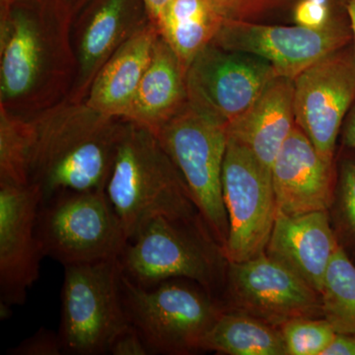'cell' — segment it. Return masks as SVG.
<instances>
[{"label":"cell","instance_id":"1","mask_svg":"<svg viewBox=\"0 0 355 355\" xmlns=\"http://www.w3.org/2000/svg\"><path fill=\"white\" fill-rule=\"evenodd\" d=\"M73 14L62 0H16L0 13V107L32 116L69 97Z\"/></svg>","mask_w":355,"mask_h":355},{"label":"cell","instance_id":"2","mask_svg":"<svg viewBox=\"0 0 355 355\" xmlns=\"http://www.w3.org/2000/svg\"><path fill=\"white\" fill-rule=\"evenodd\" d=\"M105 193L128 241L157 217L200 216L186 182L156 133L130 121L125 120Z\"/></svg>","mask_w":355,"mask_h":355},{"label":"cell","instance_id":"3","mask_svg":"<svg viewBox=\"0 0 355 355\" xmlns=\"http://www.w3.org/2000/svg\"><path fill=\"white\" fill-rule=\"evenodd\" d=\"M118 259L121 273L144 288L184 279L197 282L212 296L224 284L227 266L223 249L200 216L153 219Z\"/></svg>","mask_w":355,"mask_h":355},{"label":"cell","instance_id":"4","mask_svg":"<svg viewBox=\"0 0 355 355\" xmlns=\"http://www.w3.org/2000/svg\"><path fill=\"white\" fill-rule=\"evenodd\" d=\"M173 279L144 288L121 272V303L128 323L150 354L188 355L202 343L224 306L197 282Z\"/></svg>","mask_w":355,"mask_h":355},{"label":"cell","instance_id":"5","mask_svg":"<svg viewBox=\"0 0 355 355\" xmlns=\"http://www.w3.org/2000/svg\"><path fill=\"white\" fill-rule=\"evenodd\" d=\"M155 133L186 182L198 214L224 249L229 234L222 193V168L228 144L226 125L187 102Z\"/></svg>","mask_w":355,"mask_h":355},{"label":"cell","instance_id":"6","mask_svg":"<svg viewBox=\"0 0 355 355\" xmlns=\"http://www.w3.org/2000/svg\"><path fill=\"white\" fill-rule=\"evenodd\" d=\"M37 235L44 257L64 266L118 259L128 242L105 191H64L44 200Z\"/></svg>","mask_w":355,"mask_h":355},{"label":"cell","instance_id":"7","mask_svg":"<svg viewBox=\"0 0 355 355\" xmlns=\"http://www.w3.org/2000/svg\"><path fill=\"white\" fill-rule=\"evenodd\" d=\"M119 259L64 266L58 336L64 354H108L128 324L120 291Z\"/></svg>","mask_w":355,"mask_h":355},{"label":"cell","instance_id":"8","mask_svg":"<svg viewBox=\"0 0 355 355\" xmlns=\"http://www.w3.org/2000/svg\"><path fill=\"white\" fill-rule=\"evenodd\" d=\"M222 193L229 222L226 260L241 263L265 253L277 211L272 171L229 137Z\"/></svg>","mask_w":355,"mask_h":355},{"label":"cell","instance_id":"9","mask_svg":"<svg viewBox=\"0 0 355 355\" xmlns=\"http://www.w3.org/2000/svg\"><path fill=\"white\" fill-rule=\"evenodd\" d=\"M275 76L268 60L211 42L187 69L188 103L227 128L251 107Z\"/></svg>","mask_w":355,"mask_h":355},{"label":"cell","instance_id":"10","mask_svg":"<svg viewBox=\"0 0 355 355\" xmlns=\"http://www.w3.org/2000/svg\"><path fill=\"white\" fill-rule=\"evenodd\" d=\"M224 291V307L277 328L301 318H323L319 292L266 253L241 263L227 261Z\"/></svg>","mask_w":355,"mask_h":355},{"label":"cell","instance_id":"11","mask_svg":"<svg viewBox=\"0 0 355 355\" xmlns=\"http://www.w3.org/2000/svg\"><path fill=\"white\" fill-rule=\"evenodd\" d=\"M212 42L227 50L263 58L277 76L294 80L311 65L352 44V34L349 18H336L321 27L260 25L233 19L222 23Z\"/></svg>","mask_w":355,"mask_h":355},{"label":"cell","instance_id":"12","mask_svg":"<svg viewBox=\"0 0 355 355\" xmlns=\"http://www.w3.org/2000/svg\"><path fill=\"white\" fill-rule=\"evenodd\" d=\"M354 102L352 44L322 58L294 79L296 125L327 162L335 164L336 139Z\"/></svg>","mask_w":355,"mask_h":355},{"label":"cell","instance_id":"13","mask_svg":"<svg viewBox=\"0 0 355 355\" xmlns=\"http://www.w3.org/2000/svg\"><path fill=\"white\" fill-rule=\"evenodd\" d=\"M151 21L142 0H89L72 21L76 73L67 99L85 101L109 58Z\"/></svg>","mask_w":355,"mask_h":355},{"label":"cell","instance_id":"14","mask_svg":"<svg viewBox=\"0 0 355 355\" xmlns=\"http://www.w3.org/2000/svg\"><path fill=\"white\" fill-rule=\"evenodd\" d=\"M41 191L34 184H0V295L1 303L24 304L39 279L44 258L37 235Z\"/></svg>","mask_w":355,"mask_h":355},{"label":"cell","instance_id":"15","mask_svg":"<svg viewBox=\"0 0 355 355\" xmlns=\"http://www.w3.org/2000/svg\"><path fill=\"white\" fill-rule=\"evenodd\" d=\"M270 171L277 211L288 216L330 211L335 197L336 166L318 153L297 125L282 144Z\"/></svg>","mask_w":355,"mask_h":355},{"label":"cell","instance_id":"16","mask_svg":"<svg viewBox=\"0 0 355 355\" xmlns=\"http://www.w3.org/2000/svg\"><path fill=\"white\" fill-rule=\"evenodd\" d=\"M338 245L329 210L298 216L277 211L265 253L320 293Z\"/></svg>","mask_w":355,"mask_h":355},{"label":"cell","instance_id":"17","mask_svg":"<svg viewBox=\"0 0 355 355\" xmlns=\"http://www.w3.org/2000/svg\"><path fill=\"white\" fill-rule=\"evenodd\" d=\"M123 125L125 120L113 119L40 172L30 184L38 186L42 202L64 191H105Z\"/></svg>","mask_w":355,"mask_h":355},{"label":"cell","instance_id":"18","mask_svg":"<svg viewBox=\"0 0 355 355\" xmlns=\"http://www.w3.org/2000/svg\"><path fill=\"white\" fill-rule=\"evenodd\" d=\"M295 125L294 80L277 76L251 107L226 128L229 137L247 147L272 169L279 149Z\"/></svg>","mask_w":355,"mask_h":355},{"label":"cell","instance_id":"19","mask_svg":"<svg viewBox=\"0 0 355 355\" xmlns=\"http://www.w3.org/2000/svg\"><path fill=\"white\" fill-rule=\"evenodd\" d=\"M159 36L151 21L128 40L95 76L85 103L105 116L125 120Z\"/></svg>","mask_w":355,"mask_h":355},{"label":"cell","instance_id":"20","mask_svg":"<svg viewBox=\"0 0 355 355\" xmlns=\"http://www.w3.org/2000/svg\"><path fill=\"white\" fill-rule=\"evenodd\" d=\"M187 102L186 70L159 33L150 62L125 121L155 132Z\"/></svg>","mask_w":355,"mask_h":355},{"label":"cell","instance_id":"21","mask_svg":"<svg viewBox=\"0 0 355 355\" xmlns=\"http://www.w3.org/2000/svg\"><path fill=\"white\" fill-rule=\"evenodd\" d=\"M202 352L228 355H287L279 328L241 311L223 308Z\"/></svg>","mask_w":355,"mask_h":355},{"label":"cell","instance_id":"22","mask_svg":"<svg viewBox=\"0 0 355 355\" xmlns=\"http://www.w3.org/2000/svg\"><path fill=\"white\" fill-rule=\"evenodd\" d=\"M223 22L210 0H173L156 25L187 71L196 55L214 41Z\"/></svg>","mask_w":355,"mask_h":355},{"label":"cell","instance_id":"23","mask_svg":"<svg viewBox=\"0 0 355 355\" xmlns=\"http://www.w3.org/2000/svg\"><path fill=\"white\" fill-rule=\"evenodd\" d=\"M320 295L323 318L336 333L355 335V265L340 244L327 270Z\"/></svg>","mask_w":355,"mask_h":355},{"label":"cell","instance_id":"24","mask_svg":"<svg viewBox=\"0 0 355 355\" xmlns=\"http://www.w3.org/2000/svg\"><path fill=\"white\" fill-rule=\"evenodd\" d=\"M33 128L29 116L0 107V184H30Z\"/></svg>","mask_w":355,"mask_h":355},{"label":"cell","instance_id":"25","mask_svg":"<svg viewBox=\"0 0 355 355\" xmlns=\"http://www.w3.org/2000/svg\"><path fill=\"white\" fill-rule=\"evenodd\" d=\"M350 149V148H349ZM343 156L336 170L334 229L343 249L355 254V150ZM330 209V210H331Z\"/></svg>","mask_w":355,"mask_h":355},{"label":"cell","instance_id":"26","mask_svg":"<svg viewBox=\"0 0 355 355\" xmlns=\"http://www.w3.org/2000/svg\"><path fill=\"white\" fill-rule=\"evenodd\" d=\"M287 355H323L336 335L324 318H301L280 327Z\"/></svg>","mask_w":355,"mask_h":355},{"label":"cell","instance_id":"27","mask_svg":"<svg viewBox=\"0 0 355 355\" xmlns=\"http://www.w3.org/2000/svg\"><path fill=\"white\" fill-rule=\"evenodd\" d=\"M10 355H60L64 354L58 334L41 328L34 335L22 340L7 352Z\"/></svg>","mask_w":355,"mask_h":355},{"label":"cell","instance_id":"28","mask_svg":"<svg viewBox=\"0 0 355 355\" xmlns=\"http://www.w3.org/2000/svg\"><path fill=\"white\" fill-rule=\"evenodd\" d=\"M298 25L321 27L330 22L328 0H302L295 11Z\"/></svg>","mask_w":355,"mask_h":355},{"label":"cell","instance_id":"29","mask_svg":"<svg viewBox=\"0 0 355 355\" xmlns=\"http://www.w3.org/2000/svg\"><path fill=\"white\" fill-rule=\"evenodd\" d=\"M108 354L112 355H147L150 354L148 347L142 340L139 331L132 324L114 338L109 347Z\"/></svg>","mask_w":355,"mask_h":355},{"label":"cell","instance_id":"30","mask_svg":"<svg viewBox=\"0 0 355 355\" xmlns=\"http://www.w3.org/2000/svg\"><path fill=\"white\" fill-rule=\"evenodd\" d=\"M223 20L241 19L248 11L246 0H210Z\"/></svg>","mask_w":355,"mask_h":355},{"label":"cell","instance_id":"31","mask_svg":"<svg viewBox=\"0 0 355 355\" xmlns=\"http://www.w3.org/2000/svg\"><path fill=\"white\" fill-rule=\"evenodd\" d=\"M323 355H355V335L336 334Z\"/></svg>","mask_w":355,"mask_h":355},{"label":"cell","instance_id":"32","mask_svg":"<svg viewBox=\"0 0 355 355\" xmlns=\"http://www.w3.org/2000/svg\"><path fill=\"white\" fill-rule=\"evenodd\" d=\"M340 133L343 146L355 150V102L343 121Z\"/></svg>","mask_w":355,"mask_h":355},{"label":"cell","instance_id":"33","mask_svg":"<svg viewBox=\"0 0 355 355\" xmlns=\"http://www.w3.org/2000/svg\"><path fill=\"white\" fill-rule=\"evenodd\" d=\"M142 1L148 11L151 20L157 24L158 21L162 17L173 0H142Z\"/></svg>","mask_w":355,"mask_h":355},{"label":"cell","instance_id":"34","mask_svg":"<svg viewBox=\"0 0 355 355\" xmlns=\"http://www.w3.org/2000/svg\"><path fill=\"white\" fill-rule=\"evenodd\" d=\"M345 8L349 18L350 29H352V46L355 53V0H345Z\"/></svg>","mask_w":355,"mask_h":355},{"label":"cell","instance_id":"35","mask_svg":"<svg viewBox=\"0 0 355 355\" xmlns=\"http://www.w3.org/2000/svg\"><path fill=\"white\" fill-rule=\"evenodd\" d=\"M62 1L71 10L73 16H76L87 4L89 0H62Z\"/></svg>","mask_w":355,"mask_h":355},{"label":"cell","instance_id":"36","mask_svg":"<svg viewBox=\"0 0 355 355\" xmlns=\"http://www.w3.org/2000/svg\"><path fill=\"white\" fill-rule=\"evenodd\" d=\"M12 307L13 306L0 302V318H1L2 321L8 320L9 318L12 316Z\"/></svg>","mask_w":355,"mask_h":355},{"label":"cell","instance_id":"37","mask_svg":"<svg viewBox=\"0 0 355 355\" xmlns=\"http://www.w3.org/2000/svg\"><path fill=\"white\" fill-rule=\"evenodd\" d=\"M16 0H0V13L6 12Z\"/></svg>","mask_w":355,"mask_h":355},{"label":"cell","instance_id":"38","mask_svg":"<svg viewBox=\"0 0 355 355\" xmlns=\"http://www.w3.org/2000/svg\"><path fill=\"white\" fill-rule=\"evenodd\" d=\"M259 0H248V3L249 6H254V4L258 3ZM250 6V7H251Z\"/></svg>","mask_w":355,"mask_h":355}]
</instances>
